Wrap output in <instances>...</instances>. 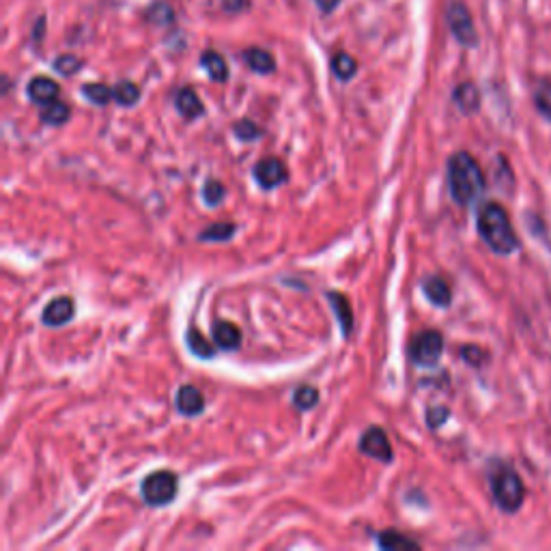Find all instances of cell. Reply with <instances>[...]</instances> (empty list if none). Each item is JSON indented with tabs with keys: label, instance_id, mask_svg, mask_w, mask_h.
<instances>
[{
	"label": "cell",
	"instance_id": "obj_14",
	"mask_svg": "<svg viewBox=\"0 0 551 551\" xmlns=\"http://www.w3.org/2000/svg\"><path fill=\"white\" fill-rule=\"evenodd\" d=\"M452 97H455V104L461 112H465V115H472V112L480 108V91L474 82L459 84Z\"/></svg>",
	"mask_w": 551,
	"mask_h": 551
},
{
	"label": "cell",
	"instance_id": "obj_33",
	"mask_svg": "<svg viewBox=\"0 0 551 551\" xmlns=\"http://www.w3.org/2000/svg\"><path fill=\"white\" fill-rule=\"evenodd\" d=\"M315 3L319 5V9H321V11L330 13V11H334V9L338 7V3H341V0H315Z\"/></svg>",
	"mask_w": 551,
	"mask_h": 551
},
{
	"label": "cell",
	"instance_id": "obj_7",
	"mask_svg": "<svg viewBox=\"0 0 551 551\" xmlns=\"http://www.w3.org/2000/svg\"><path fill=\"white\" fill-rule=\"evenodd\" d=\"M360 450L364 452V455H369L377 461H384V463L392 461V448L388 442V435L384 433V429H379V427H371L362 435Z\"/></svg>",
	"mask_w": 551,
	"mask_h": 551
},
{
	"label": "cell",
	"instance_id": "obj_1",
	"mask_svg": "<svg viewBox=\"0 0 551 551\" xmlns=\"http://www.w3.org/2000/svg\"><path fill=\"white\" fill-rule=\"evenodd\" d=\"M448 188L452 201L461 207L472 205L485 190V175L470 153L459 151L448 160Z\"/></svg>",
	"mask_w": 551,
	"mask_h": 551
},
{
	"label": "cell",
	"instance_id": "obj_6",
	"mask_svg": "<svg viewBox=\"0 0 551 551\" xmlns=\"http://www.w3.org/2000/svg\"><path fill=\"white\" fill-rule=\"evenodd\" d=\"M444 353V336L435 330L420 332L409 345V358L418 366H433Z\"/></svg>",
	"mask_w": 551,
	"mask_h": 551
},
{
	"label": "cell",
	"instance_id": "obj_21",
	"mask_svg": "<svg viewBox=\"0 0 551 551\" xmlns=\"http://www.w3.org/2000/svg\"><path fill=\"white\" fill-rule=\"evenodd\" d=\"M235 235V224L231 222H216L211 224L209 229H205L199 239L201 242H226V239H231Z\"/></svg>",
	"mask_w": 551,
	"mask_h": 551
},
{
	"label": "cell",
	"instance_id": "obj_15",
	"mask_svg": "<svg viewBox=\"0 0 551 551\" xmlns=\"http://www.w3.org/2000/svg\"><path fill=\"white\" fill-rule=\"evenodd\" d=\"M328 302L334 310V315L338 319V323H341V328H343V334L349 336L351 334V328H353V313H351V304L349 300L345 298L343 293H338V291H330L328 293Z\"/></svg>",
	"mask_w": 551,
	"mask_h": 551
},
{
	"label": "cell",
	"instance_id": "obj_4",
	"mask_svg": "<svg viewBox=\"0 0 551 551\" xmlns=\"http://www.w3.org/2000/svg\"><path fill=\"white\" fill-rule=\"evenodd\" d=\"M177 489H179L177 474L160 470L149 474L143 480V485H140V496H143V500L149 506H166L177 498Z\"/></svg>",
	"mask_w": 551,
	"mask_h": 551
},
{
	"label": "cell",
	"instance_id": "obj_26",
	"mask_svg": "<svg viewBox=\"0 0 551 551\" xmlns=\"http://www.w3.org/2000/svg\"><path fill=\"white\" fill-rule=\"evenodd\" d=\"M82 95L87 97L89 102H93L95 106H106L110 100H115V97H112V89H108L106 84H100V82L84 84Z\"/></svg>",
	"mask_w": 551,
	"mask_h": 551
},
{
	"label": "cell",
	"instance_id": "obj_25",
	"mask_svg": "<svg viewBox=\"0 0 551 551\" xmlns=\"http://www.w3.org/2000/svg\"><path fill=\"white\" fill-rule=\"evenodd\" d=\"M112 97H115L117 104L130 108L140 100V89L134 82H119L117 87L112 89Z\"/></svg>",
	"mask_w": 551,
	"mask_h": 551
},
{
	"label": "cell",
	"instance_id": "obj_22",
	"mask_svg": "<svg viewBox=\"0 0 551 551\" xmlns=\"http://www.w3.org/2000/svg\"><path fill=\"white\" fill-rule=\"evenodd\" d=\"M69 115H72L69 106H65L63 102H52L41 110V121L48 125H63L65 121H69Z\"/></svg>",
	"mask_w": 551,
	"mask_h": 551
},
{
	"label": "cell",
	"instance_id": "obj_32",
	"mask_svg": "<svg viewBox=\"0 0 551 551\" xmlns=\"http://www.w3.org/2000/svg\"><path fill=\"white\" fill-rule=\"evenodd\" d=\"M461 353H463V358H465V362H468V364H474V366L483 364V358H485L483 349H478V347L470 345V347H465Z\"/></svg>",
	"mask_w": 551,
	"mask_h": 551
},
{
	"label": "cell",
	"instance_id": "obj_8",
	"mask_svg": "<svg viewBox=\"0 0 551 551\" xmlns=\"http://www.w3.org/2000/svg\"><path fill=\"white\" fill-rule=\"evenodd\" d=\"M254 177L261 183V188L272 190L287 181V166L276 158H265L254 166Z\"/></svg>",
	"mask_w": 551,
	"mask_h": 551
},
{
	"label": "cell",
	"instance_id": "obj_13",
	"mask_svg": "<svg viewBox=\"0 0 551 551\" xmlns=\"http://www.w3.org/2000/svg\"><path fill=\"white\" fill-rule=\"evenodd\" d=\"M211 334H214L216 345L224 351H233L242 345V332L231 321H218Z\"/></svg>",
	"mask_w": 551,
	"mask_h": 551
},
{
	"label": "cell",
	"instance_id": "obj_11",
	"mask_svg": "<svg viewBox=\"0 0 551 551\" xmlns=\"http://www.w3.org/2000/svg\"><path fill=\"white\" fill-rule=\"evenodd\" d=\"M177 409L183 416H196L205 409V399L199 388L181 386L177 392Z\"/></svg>",
	"mask_w": 551,
	"mask_h": 551
},
{
	"label": "cell",
	"instance_id": "obj_27",
	"mask_svg": "<svg viewBox=\"0 0 551 551\" xmlns=\"http://www.w3.org/2000/svg\"><path fill=\"white\" fill-rule=\"evenodd\" d=\"M293 403L298 409H313L319 403V390L315 386H300L293 394Z\"/></svg>",
	"mask_w": 551,
	"mask_h": 551
},
{
	"label": "cell",
	"instance_id": "obj_10",
	"mask_svg": "<svg viewBox=\"0 0 551 551\" xmlns=\"http://www.w3.org/2000/svg\"><path fill=\"white\" fill-rule=\"evenodd\" d=\"M26 93H28V100H31V102H35L39 106H48V104L56 102V97H59L61 89H59V84H56L52 78L39 76V78H33L31 82H28Z\"/></svg>",
	"mask_w": 551,
	"mask_h": 551
},
{
	"label": "cell",
	"instance_id": "obj_3",
	"mask_svg": "<svg viewBox=\"0 0 551 551\" xmlns=\"http://www.w3.org/2000/svg\"><path fill=\"white\" fill-rule=\"evenodd\" d=\"M493 500L504 513H517L526 500V487L513 468H500L491 478Z\"/></svg>",
	"mask_w": 551,
	"mask_h": 551
},
{
	"label": "cell",
	"instance_id": "obj_20",
	"mask_svg": "<svg viewBox=\"0 0 551 551\" xmlns=\"http://www.w3.org/2000/svg\"><path fill=\"white\" fill-rule=\"evenodd\" d=\"M534 108L539 110V115L551 123V82L543 80L539 87L534 89Z\"/></svg>",
	"mask_w": 551,
	"mask_h": 551
},
{
	"label": "cell",
	"instance_id": "obj_31",
	"mask_svg": "<svg viewBox=\"0 0 551 551\" xmlns=\"http://www.w3.org/2000/svg\"><path fill=\"white\" fill-rule=\"evenodd\" d=\"M448 416H450V412H448V407H433V409H431V412H429V418H427V422H429V427H431V429L442 427V425H444V422L448 420Z\"/></svg>",
	"mask_w": 551,
	"mask_h": 551
},
{
	"label": "cell",
	"instance_id": "obj_19",
	"mask_svg": "<svg viewBox=\"0 0 551 551\" xmlns=\"http://www.w3.org/2000/svg\"><path fill=\"white\" fill-rule=\"evenodd\" d=\"M379 547H384V549H418L420 545L412 539H407L403 532L384 530L379 534Z\"/></svg>",
	"mask_w": 551,
	"mask_h": 551
},
{
	"label": "cell",
	"instance_id": "obj_2",
	"mask_svg": "<svg viewBox=\"0 0 551 551\" xmlns=\"http://www.w3.org/2000/svg\"><path fill=\"white\" fill-rule=\"evenodd\" d=\"M478 235L500 257H508L519 248V237L513 229L506 209L498 203H485L478 211Z\"/></svg>",
	"mask_w": 551,
	"mask_h": 551
},
{
	"label": "cell",
	"instance_id": "obj_23",
	"mask_svg": "<svg viewBox=\"0 0 551 551\" xmlns=\"http://www.w3.org/2000/svg\"><path fill=\"white\" fill-rule=\"evenodd\" d=\"M332 69H334V74L338 78H341V80H349V78L356 76L358 63H356V59H353L351 54L341 52V54H336L334 59H332Z\"/></svg>",
	"mask_w": 551,
	"mask_h": 551
},
{
	"label": "cell",
	"instance_id": "obj_9",
	"mask_svg": "<svg viewBox=\"0 0 551 551\" xmlns=\"http://www.w3.org/2000/svg\"><path fill=\"white\" fill-rule=\"evenodd\" d=\"M74 313H76V306H74L72 298H56L44 308V313H41V321H44L50 328H59V326H65L67 321H72Z\"/></svg>",
	"mask_w": 551,
	"mask_h": 551
},
{
	"label": "cell",
	"instance_id": "obj_17",
	"mask_svg": "<svg viewBox=\"0 0 551 551\" xmlns=\"http://www.w3.org/2000/svg\"><path fill=\"white\" fill-rule=\"evenodd\" d=\"M244 61L248 63V67L252 69V72L257 74H272L276 69V61L274 56L267 52V50H261V48H250L244 52Z\"/></svg>",
	"mask_w": 551,
	"mask_h": 551
},
{
	"label": "cell",
	"instance_id": "obj_24",
	"mask_svg": "<svg viewBox=\"0 0 551 551\" xmlns=\"http://www.w3.org/2000/svg\"><path fill=\"white\" fill-rule=\"evenodd\" d=\"M188 347L194 356H199V358H214L216 356L214 345H211L199 330L188 332Z\"/></svg>",
	"mask_w": 551,
	"mask_h": 551
},
{
	"label": "cell",
	"instance_id": "obj_5",
	"mask_svg": "<svg viewBox=\"0 0 551 551\" xmlns=\"http://www.w3.org/2000/svg\"><path fill=\"white\" fill-rule=\"evenodd\" d=\"M446 22L452 37H455L461 46L476 48L478 46V33L474 26V18L463 0H450L446 9Z\"/></svg>",
	"mask_w": 551,
	"mask_h": 551
},
{
	"label": "cell",
	"instance_id": "obj_16",
	"mask_svg": "<svg viewBox=\"0 0 551 551\" xmlns=\"http://www.w3.org/2000/svg\"><path fill=\"white\" fill-rule=\"evenodd\" d=\"M422 291H425L427 298L440 308H448L452 302V293H450V287L444 278L433 276V278L425 280L422 282Z\"/></svg>",
	"mask_w": 551,
	"mask_h": 551
},
{
	"label": "cell",
	"instance_id": "obj_18",
	"mask_svg": "<svg viewBox=\"0 0 551 551\" xmlns=\"http://www.w3.org/2000/svg\"><path fill=\"white\" fill-rule=\"evenodd\" d=\"M201 63L205 67V72L209 74V78L214 82H226L229 80V65L222 59V56L214 50H209L201 56Z\"/></svg>",
	"mask_w": 551,
	"mask_h": 551
},
{
	"label": "cell",
	"instance_id": "obj_29",
	"mask_svg": "<svg viewBox=\"0 0 551 551\" xmlns=\"http://www.w3.org/2000/svg\"><path fill=\"white\" fill-rule=\"evenodd\" d=\"M54 67H56V72H59V74L72 76V74H76L78 69L82 67V61L76 59V56H72V54H69V56H59V59L54 61Z\"/></svg>",
	"mask_w": 551,
	"mask_h": 551
},
{
	"label": "cell",
	"instance_id": "obj_28",
	"mask_svg": "<svg viewBox=\"0 0 551 551\" xmlns=\"http://www.w3.org/2000/svg\"><path fill=\"white\" fill-rule=\"evenodd\" d=\"M203 196H205V203H207V205L216 207V205H220L222 199H224V186H222L220 181H216V179H209V181L205 183V192H203Z\"/></svg>",
	"mask_w": 551,
	"mask_h": 551
},
{
	"label": "cell",
	"instance_id": "obj_30",
	"mask_svg": "<svg viewBox=\"0 0 551 551\" xmlns=\"http://www.w3.org/2000/svg\"><path fill=\"white\" fill-rule=\"evenodd\" d=\"M235 134H237L239 140H254V138L261 136V130L252 121L244 119V121H239L235 125Z\"/></svg>",
	"mask_w": 551,
	"mask_h": 551
},
{
	"label": "cell",
	"instance_id": "obj_12",
	"mask_svg": "<svg viewBox=\"0 0 551 551\" xmlns=\"http://www.w3.org/2000/svg\"><path fill=\"white\" fill-rule=\"evenodd\" d=\"M175 106H177V110H179V115L183 117V119H199L201 115H203V112H205V106H203V102H201V97L199 95H196V91L194 89H190V87H186V89H181L179 93H177V97H175Z\"/></svg>",
	"mask_w": 551,
	"mask_h": 551
}]
</instances>
